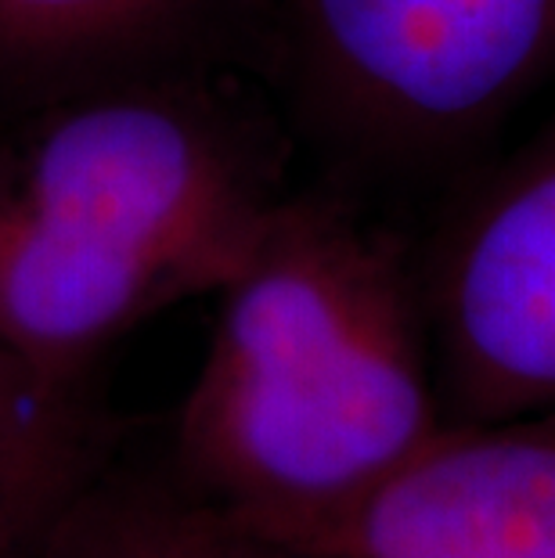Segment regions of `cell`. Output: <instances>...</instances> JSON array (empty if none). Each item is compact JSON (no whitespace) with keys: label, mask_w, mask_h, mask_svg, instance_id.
<instances>
[{"label":"cell","mask_w":555,"mask_h":558,"mask_svg":"<svg viewBox=\"0 0 555 558\" xmlns=\"http://www.w3.org/2000/svg\"><path fill=\"white\" fill-rule=\"evenodd\" d=\"M447 425L422 275L333 192H286L224 289L173 422V480L275 544Z\"/></svg>","instance_id":"1"},{"label":"cell","mask_w":555,"mask_h":558,"mask_svg":"<svg viewBox=\"0 0 555 558\" xmlns=\"http://www.w3.org/2000/svg\"><path fill=\"white\" fill-rule=\"evenodd\" d=\"M281 195L256 120L195 69L29 105L0 134V347L94 393L116 342L239 275Z\"/></svg>","instance_id":"2"},{"label":"cell","mask_w":555,"mask_h":558,"mask_svg":"<svg viewBox=\"0 0 555 558\" xmlns=\"http://www.w3.org/2000/svg\"><path fill=\"white\" fill-rule=\"evenodd\" d=\"M303 120L372 166L441 162L555 76V0H278Z\"/></svg>","instance_id":"3"},{"label":"cell","mask_w":555,"mask_h":558,"mask_svg":"<svg viewBox=\"0 0 555 558\" xmlns=\"http://www.w3.org/2000/svg\"><path fill=\"white\" fill-rule=\"evenodd\" d=\"M419 275L447 422L555 414V120L455 209Z\"/></svg>","instance_id":"4"},{"label":"cell","mask_w":555,"mask_h":558,"mask_svg":"<svg viewBox=\"0 0 555 558\" xmlns=\"http://www.w3.org/2000/svg\"><path fill=\"white\" fill-rule=\"evenodd\" d=\"M267 548L286 558H555V414L447 422L375 486Z\"/></svg>","instance_id":"5"},{"label":"cell","mask_w":555,"mask_h":558,"mask_svg":"<svg viewBox=\"0 0 555 558\" xmlns=\"http://www.w3.org/2000/svg\"><path fill=\"white\" fill-rule=\"evenodd\" d=\"M242 0H0V98L40 105L192 69Z\"/></svg>","instance_id":"6"},{"label":"cell","mask_w":555,"mask_h":558,"mask_svg":"<svg viewBox=\"0 0 555 558\" xmlns=\"http://www.w3.org/2000/svg\"><path fill=\"white\" fill-rule=\"evenodd\" d=\"M112 461L116 425L98 397L47 386L0 347V558H51Z\"/></svg>","instance_id":"7"},{"label":"cell","mask_w":555,"mask_h":558,"mask_svg":"<svg viewBox=\"0 0 555 558\" xmlns=\"http://www.w3.org/2000/svg\"><path fill=\"white\" fill-rule=\"evenodd\" d=\"M51 558H286L234 530L181 483L141 480L116 469L73 508Z\"/></svg>","instance_id":"8"}]
</instances>
